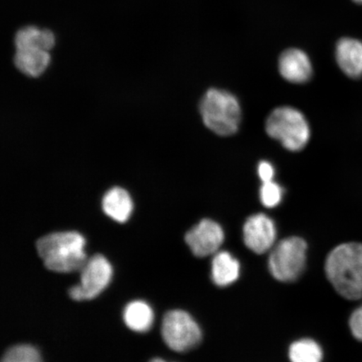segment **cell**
<instances>
[{
    "label": "cell",
    "mask_w": 362,
    "mask_h": 362,
    "mask_svg": "<svg viewBox=\"0 0 362 362\" xmlns=\"http://www.w3.org/2000/svg\"><path fill=\"white\" fill-rule=\"evenodd\" d=\"M2 362H42V360L35 347L19 345L8 349L4 355Z\"/></svg>",
    "instance_id": "17"
},
{
    "label": "cell",
    "mask_w": 362,
    "mask_h": 362,
    "mask_svg": "<svg viewBox=\"0 0 362 362\" xmlns=\"http://www.w3.org/2000/svg\"><path fill=\"white\" fill-rule=\"evenodd\" d=\"M277 230L274 221L264 214L249 216L243 226L244 243L253 252L262 255L274 247Z\"/></svg>",
    "instance_id": "10"
},
{
    "label": "cell",
    "mask_w": 362,
    "mask_h": 362,
    "mask_svg": "<svg viewBox=\"0 0 362 362\" xmlns=\"http://www.w3.org/2000/svg\"><path fill=\"white\" fill-rule=\"evenodd\" d=\"M223 228L216 221L203 219L185 234V243L194 256L206 257L215 255L224 242Z\"/></svg>",
    "instance_id": "9"
},
{
    "label": "cell",
    "mask_w": 362,
    "mask_h": 362,
    "mask_svg": "<svg viewBox=\"0 0 362 362\" xmlns=\"http://www.w3.org/2000/svg\"><path fill=\"white\" fill-rule=\"evenodd\" d=\"M353 1L357 3V4H362V0H353Z\"/></svg>",
    "instance_id": "22"
},
{
    "label": "cell",
    "mask_w": 362,
    "mask_h": 362,
    "mask_svg": "<svg viewBox=\"0 0 362 362\" xmlns=\"http://www.w3.org/2000/svg\"><path fill=\"white\" fill-rule=\"evenodd\" d=\"M151 362H166V361H165L164 360H162V359L156 358V359L152 360Z\"/></svg>",
    "instance_id": "21"
},
{
    "label": "cell",
    "mask_w": 362,
    "mask_h": 362,
    "mask_svg": "<svg viewBox=\"0 0 362 362\" xmlns=\"http://www.w3.org/2000/svg\"><path fill=\"white\" fill-rule=\"evenodd\" d=\"M349 325L353 337L362 341V305L353 312Z\"/></svg>",
    "instance_id": "19"
},
{
    "label": "cell",
    "mask_w": 362,
    "mask_h": 362,
    "mask_svg": "<svg viewBox=\"0 0 362 362\" xmlns=\"http://www.w3.org/2000/svg\"><path fill=\"white\" fill-rule=\"evenodd\" d=\"M162 336L171 350L187 352L201 343L200 327L187 312L175 310L166 313L162 324Z\"/></svg>",
    "instance_id": "7"
},
{
    "label": "cell",
    "mask_w": 362,
    "mask_h": 362,
    "mask_svg": "<svg viewBox=\"0 0 362 362\" xmlns=\"http://www.w3.org/2000/svg\"><path fill=\"white\" fill-rule=\"evenodd\" d=\"M325 274L339 296L349 300L362 297V243L334 247L325 261Z\"/></svg>",
    "instance_id": "1"
},
{
    "label": "cell",
    "mask_w": 362,
    "mask_h": 362,
    "mask_svg": "<svg viewBox=\"0 0 362 362\" xmlns=\"http://www.w3.org/2000/svg\"><path fill=\"white\" fill-rule=\"evenodd\" d=\"M275 173L274 166L269 161L262 160L257 165V175L262 183L274 180Z\"/></svg>",
    "instance_id": "20"
},
{
    "label": "cell",
    "mask_w": 362,
    "mask_h": 362,
    "mask_svg": "<svg viewBox=\"0 0 362 362\" xmlns=\"http://www.w3.org/2000/svg\"><path fill=\"white\" fill-rule=\"evenodd\" d=\"M289 359L291 362H322L323 351L313 339H303L289 348Z\"/></svg>",
    "instance_id": "16"
},
{
    "label": "cell",
    "mask_w": 362,
    "mask_h": 362,
    "mask_svg": "<svg viewBox=\"0 0 362 362\" xmlns=\"http://www.w3.org/2000/svg\"><path fill=\"white\" fill-rule=\"evenodd\" d=\"M102 206L107 216L120 223L129 219L134 209L129 194L120 187L110 189L103 198Z\"/></svg>",
    "instance_id": "13"
},
{
    "label": "cell",
    "mask_w": 362,
    "mask_h": 362,
    "mask_svg": "<svg viewBox=\"0 0 362 362\" xmlns=\"http://www.w3.org/2000/svg\"><path fill=\"white\" fill-rule=\"evenodd\" d=\"M267 134L289 151L304 149L310 139V127L303 113L288 106L275 108L266 120Z\"/></svg>",
    "instance_id": "5"
},
{
    "label": "cell",
    "mask_w": 362,
    "mask_h": 362,
    "mask_svg": "<svg viewBox=\"0 0 362 362\" xmlns=\"http://www.w3.org/2000/svg\"><path fill=\"white\" fill-rule=\"evenodd\" d=\"M284 188L274 180L262 183L259 189L260 202L265 207L274 208L281 203Z\"/></svg>",
    "instance_id": "18"
},
{
    "label": "cell",
    "mask_w": 362,
    "mask_h": 362,
    "mask_svg": "<svg viewBox=\"0 0 362 362\" xmlns=\"http://www.w3.org/2000/svg\"><path fill=\"white\" fill-rule=\"evenodd\" d=\"M15 44V64L22 74L37 78L47 69L51 62L49 52L55 45V35L52 30L25 27L16 33Z\"/></svg>",
    "instance_id": "3"
},
{
    "label": "cell",
    "mask_w": 362,
    "mask_h": 362,
    "mask_svg": "<svg viewBox=\"0 0 362 362\" xmlns=\"http://www.w3.org/2000/svg\"><path fill=\"white\" fill-rule=\"evenodd\" d=\"M81 270V284L71 287L68 292L74 300H93L111 282L112 266L106 257L101 255L90 257Z\"/></svg>",
    "instance_id": "8"
},
{
    "label": "cell",
    "mask_w": 362,
    "mask_h": 362,
    "mask_svg": "<svg viewBox=\"0 0 362 362\" xmlns=\"http://www.w3.org/2000/svg\"><path fill=\"white\" fill-rule=\"evenodd\" d=\"M337 64L347 76L358 79L362 76V42L353 38H342L336 48Z\"/></svg>",
    "instance_id": "12"
},
{
    "label": "cell",
    "mask_w": 362,
    "mask_h": 362,
    "mask_svg": "<svg viewBox=\"0 0 362 362\" xmlns=\"http://www.w3.org/2000/svg\"><path fill=\"white\" fill-rule=\"evenodd\" d=\"M86 240L76 232L55 233L38 240L36 248L45 268L57 273L81 270L87 262Z\"/></svg>",
    "instance_id": "2"
},
{
    "label": "cell",
    "mask_w": 362,
    "mask_h": 362,
    "mask_svg": "<svg viewBox=\"0 0 362 362\" xmlns=\"http://www.w3.org/2000/svg\"><path fill=\"white\" fill-rule=\"evenodd\" d=\"M240 264L228 252H218L211 262V278L217 286L226 287L237 281Z\"/></svg>",
    "instance_id": "14"
},
{
    "label": "cell",
    "mask_w": 362,
    "mask_h": 362,
    "mask_svg": "<svg viewBox=\"0 0 362 362\" xmlns=\"http://www.w3.org/2000/svg\"><path fill=\"white\" fill-rule=\"evenodd\" d=\"M124 322L134 332L144 333L151 329L153 323L152 308L144 301H133L126 306Z\"/></svg>",
    "instance_id": "15"
},
{
    "label": "cell",
    "mask_w": 362,
    "mask_h": 362,
    "mask_svg": "<svg viewBox=\"0 0 362 362\" xmlns=\"http://www.w3.org/2000/svg\"><path fill=\"white\" fill-rule=\"evenodd\" d=\"M203 123L214 134L228 137L237 134L242 120L238 99L228 90L211 88L200 103Z\"/></svg>",
    "instance_id": "4"
},
{
    "label": "cell",
    "mask_w": 362,
    "mask_h": 362,
    "mask_svg": "<svg viewBox=\"0 0 362 362\" xmlns=\"http://www.w3.org/2000/svg\"><path fill=\"white\" fill-rule=\"evenodd\" d=\"M279 70L283 78L294 84L309 81L313 75V68L307 54L298 49H288L281 54Z\"/></svg>",
    "instance_id": "11"
},
{
    "label": "cell",
    "mask_w": 362,
    "mask_h": 362,
    "mask_svg": "<svg viewBox=\"0 0 362 362\" xmlns=\"http://www.w3.org/2000/svg\"><path fill=\"white\" fill-rule=\"evenodd\" d=\"M306 252L307 243L304 239L291 237L282 240L270 253L271 274L280 282L296 281L305 269Z\"/></svg>",
    "instance_id": "6"
}]
</instances>
